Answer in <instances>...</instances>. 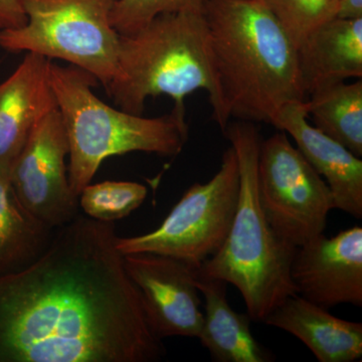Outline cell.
<instances>
[{
    "label": "cell",
    "mask_w": 362,
    "mask_h": 362,
    "mask_svg": "<svg viewBox=\"0 0 362 362\" xmlns=\"http://www.w3.org/2000/svg\"><path fill=\"white\" fill-rule=\"evenodd\" d=\"M202 13L228 120L273 126L306 100L296 47L263 0H206Z\"/></svg>",
    "instance_id": "7a4b0ae2"
},
{
    "label": "cell",
    "mask_w": 362,
    "mask_h": 362,
    "mask_svg": "<svg viewBox=\"0 0 362 362\" xmlns=\"http://www.w3.org/2000/svg\"><path fill=\"white\" fill-rule=\"evenodd\" d=\"M239 195V161L230 145L211 180L188 188L153 232L117 238V249L123 256L135 252L163 255L197 270L223 247L235 218Z\"/></svg>",
    "instance_id": "52a82bcc"
},
{
    "label": "cell",
    "mask_w": 362,
    "mask_h": 362,
    "mask_svg": "<svg viewBox=\"0 0 362 362\" xmlns=\"http://www.w3.org/2000/svg\"><path fill=\"white\" fill-rule=\"evenodd\" d=\"M204 1L206 0H117L111 11V25L119 35H130L160 14L202 13Z\"/></svg>",
    "instance_id": "44dd1931"
},
{
    "label": "cell",
    "mask_w": 362,
    "mask_h": 362,
    "mask_svg": "<svg viewBox=\"0 0 362 362\" xmlns=\"http://www.w3.org/2000/svg\"><path fill=\"white\" fill-rule=\"evenodd\" d=\"M49 81L68 135V177L77 197L105 159L130 152L175 157L187 144L185 103L154 118L128 113L96 96L97 78L75 66L49 61Z\"/></svg>",
    "instance_id": "277c9868"
},
{
    "label": "cell",
    "mask_w": 362,
    "mask_h": 362,
    "mask_svg": "<svg viewBox=\"0 0 362 362\" xmlns=\"http://www.w3.org/2000/svg\"><path fill=\"white\" fill-rule=\"evenodd\" d=\"M107 93L121 110L143 115L148 98L175 103L206 90L221 132L230 122L221 99L204 13L160 14L130 35H120L118 75Z\"/></svg>",
    "instance_id": "3957f363"
},
{
    "label": "cell",
    "mask_w": 362,
    "mask_h": 362,
    "mask_svg": "<svg viewBox=\"0 0 362 362\" xmlns=\"http://www.w3.org/2000/svg\"><path fill=\"white\" fill-rule=\"evenodd\" d=\"M223 134L239 161V202L223 247L195 272L235 286L250 318L264 322L285 299L298 295L290 277L296 247L279 237L259 204L258 162L263 139L258 128L238 120L228 123Z\"/></svg>",
    "instance_id": "5b68a950"
},
{
    "label": "cell",
    "mask_w": 362,
    "mask_h": 362,
    "mask_svg": "<svg viewBox=\"0 0 362 362\" xmlns=\"http://www.w3.org/2000/svg\"><path fill=\"white\" fill-rule=\"evenodd\" d=\"M78 214L30 265L0 275V362H156L165 354L117 249Z\"/></svg>",
    "instance_id": "6da1fadb"
},
{
    "label": "cell",
    "mask_w": 362,
    "mask_h": 362,
    "mask_svg": "<svg viewBox=\"0 0 362 362\" xmlns=\"http://www.w3.org/2000/svg\"><path fill=\"white\" fill-rule=\"evenodd\" d=\"M124 265L157 337H199L204 312L194 268L153 252L124 255Z\"/></svg>",
    "instance_id": "30bf717a"
},
{
    "label": "cell",
    "mask_w": 362,
    "mask_h": 362,
    "mask_svg": "<svg viewBox=\"0 0 362 362\" xmlns=\"http://www.w3.org/2000/svg\"></svg>",
    "instance_id": "cb8c5ba5"
},
{
    "label": "cell",
    "mask_w": 362,
    "mask_h": 362,
    "mask_svg": "<svg viewBox=\"0 0 362 362\" xmlns=\"http://www.w3.org/2000/svg\"><path fill=\"white\" fill-rule=\"evenodd\" d=\"M68 135L58 109L30 133L9 170L18 199L35 216L59 228L78 214V197L68 177Z\"/></svg>",
    "instance_id": "9c48e42d"
},
{
    "label": "cell",
    "mask_w": 362,
    "mask_h": 362,
    "mask_svg": "<svg viewBox=\"0 0 362 362\" xmlns=\"http://www.w3.org/2000/svg\"><path fill=\"white\" fill-rule=\"evenodd\" d=\"M264 323L297 337L320 362H354L362 357V323L343 320L327 309L295 295L267 316Z\"/></svg>",
    "instance_id": "9a60e30c"
},
{
    "label": "cell",
    "mask_w": 362,
    "mask_h": 362,
    "mask_svg": "<svg viewBox=\"0 0 362 362\" xmlns=\"http://www.w3.org/2000/svg\"><path fill=\"white\" fill-rule=\"evenodd\" d=\"M258 192L269 223L295 247L323 233L328 214L334 209L326 181L280 130L262 140Z\"/></svg>",
    "instance_id": "ba28073f"
},
{
    "label": "cell",
    "mask_w": 362,
    "mask_h": 362,
    "mask_svg": "<svg viewBox=\"0 0 362 362\" xmlns=\"http://www.w3.org/2000/svg\"><path fill=\"white\" fill-rule=\"evenodd\" d=\"M56 109L49 59L26 52L16 71L0 83V169L11 170L30 133Z\"/></svg>",
    "instance_id": "4fadbf2b"
},
{
    "label": "cell",
    "mask_w": 362,
    "mask_h": 362,
    "mask_svg": "<svg viewBox=\"0 0 362 362\" xmlns=\"http://www.w3.org/2000/svg\"><path fill=\"white\" fill-rule=\"evenodd\" d=\"M197 271V270H195ZM195 284L204 298V322L199 338L216 362H271L275 356L257 341L249 314L238 313L226 299L228 283L195 272Z\"/></svg>",
    "instance_id": "2e32d148"
},
{
    "label": "cell",
    "mask_w": 362,
    "mask_h": 362,
    "mask_svg": "<svg viewBox=\"0 0 362 362\" xmlns=\"http://www.w3.org/2000/svg\"><path fill=\"white\" fill-rule=\"evenodd\" d=\"M335 18H340V20L362 18V0H337Z\"/></svg>",
    "instance_id": "603a6c76"
},
{
    "label": "cell",
    "mask_w": 362,
    "mask_h": 362,
    "mask_svg": "<svg viewBox=\"0 0 362 362\" xmlns=\"http://www.w3.org/2000/svg\"><path fill=\"white\" fill-rule=\"evenodd\" d=\"M290 277L299 296L324 309L341 304L361 307V226L332 238L321 233L296 247Z\"/></svg>",
    "instance_id": "8fae6325"
},
{
    "label": "cell",
    "mask_w": 362,
    "mask_h": 362,
    "mask_svg": "<svg viewBox=\"0 0 362 362\" xmlns=\"http://www.w3.org/2000/svg\"><path fill=\"white\" fill-rule=\"evenodd\" d=\"M147 194V187L134 181L89 183L78 194V206L90 218L115 223L141 206Z\"/></svg>",
    "instance_id": "d6986e66"
},
{
    "label": "cell",
    "mask_w": 362,
    "mask_h": 362,
    "mask_svg": "<svg viewBox=\"0 0 362 362\" xmlns=\"http://www.w3.org/2000/svg\"><path fill=\"white\" fill-rule=\"evenodd\" d=\"M298 69L306 97L324 86L362 78V18H332L297 47Z\"/></svg>",
    "instance_id": "5bb4252c"
},
{
    "label": "cell",
    "mask_w": 362,
    "mask_h": 362,
    "mask_svg": "<svg viewBox=\"0 0 362 362\" xmlns=\"http://www.w3.org/2000/svg\"><path fill=\"white\" fill-rule=\"evenodd\" d=\"M117 0H21L25 25L0 32V47L61 59L107 89L118 75L120 35L111 25Z\"/></svg>",
    "instance_id": "8992f818"
},
{
    "label": "cell",
    "mask_w": 362,
    "mask_h": 362,
    "mask_svg": "<svg viewBox=\"0 0 362 362\" xmlns=\"http://www.w3.org/2000/svg\"><path fill=\"white\" fill-rule=\"evenodd\" d=\"M25 21L21 0H0V32L21 28Z\"/></svg>",
    "instance_id": "7402d4cb"
},
{
    "label": "cell",
    "mask_w": 362,
    "mask_h": 362,
    "mask_svg": "<svg viewBox=\"0 0 362 362\" xmlns=\"http://www.w3.org/2000/svg\"><path fill=\"white\" fill-rule=\"evenodd\" d=\"M56 228L30 213L0 169V275L20 271L49 246Z\"/></svg>",
    "instance_id": "e0dca14e"
},
{
    "label": "cell",
    "mask_w": 362,
    "mask_h": 362,
    "mask_svg": "<svg viewBox=\"0 0 362 362\" xmlns=\"http://www.w3.org/2000/svg\"><path fill=\"white\" fill-rule=\"evenodd\" d=\"M305 100L314 126L362 157V80L324 86Z\"/></svg>",
    "instance_id": "ac0fdd59"
},
{
    "label": "cell",
    "mask_w": 362,
    "mask_h": 362,
    "mask_svg": "<svg viewBox=\"0 0 362 362\" xmlns=\"http://www.w3.org/2000/svg\"><path fill=\"white\" fill-rule=\"evenodd\" d=\"M297 47L317 26L335 18L337 0H263Z\"/></svg>",
    "instance_id": "ffe728a7"
},
{
    "label": "cell",
    "mask_w": 362,
    "mask_h": 362,
    "mask_svg": "<svg viewBox=\"0 0 362 362\" xmlns=\"http://www.w3.org/2000/svg\"><path fill=\"white\" fill-rule=\"evenodd\" d=\"M305 101L279 112L273 126L293 138L296 147L327 183L334 209L362 218V160L308 122Z\"/></svg>",
    "instance_id": "7c38bea8"
}]
</instances>
